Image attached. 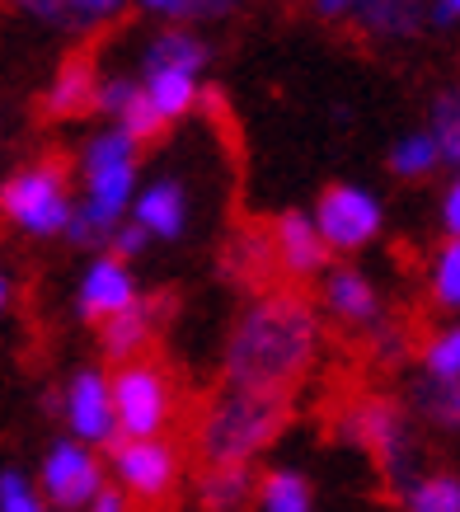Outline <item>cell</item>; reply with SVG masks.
<instances>
[{
	"label": "cell",
	"instance_id": "1",
	"mask_svg": "<svg viewBox=\"0 0 460 512\" xmlns=\"http://www.w3.org/2000/svg\"><path fill=\"white\" fill-rule=\"evenodd\" d=\"M324 348V320L306 287L254 296V306L230 329L221 353V381L235 390L292 395L306 386Z\"/></svg>",
	"mask_w": 460,
	"mask_h": 512
},
{
	"label": "cell",
	"instance_id": "2",
	"mask_svg": "<svg viewBox=\"0 0 460 512\" xmlns=\"http://www.w3.org/2000/svg\"><path fill=\"white\" fill-rule=\"evenodd\" d=\"M292 395H263V390H193L184 404V419L169 442H179L184 461L193 456L202 466H254V456L273 447L292 428Z\"/></svg>",
	"mask_w": 460,
	"mask_h": 512
},
{
	"label": "cell",
	"instance_id": "3",
	"mask_svg": "<svg viewBox=\"0 0 460 512\" xmlns=\"http://www.w3.org/2000/svg\"><path fill=\"white\" fill-rule=\"evenodd\" d=\"M320 423L329 442L367 451L390 498H404L418 484L423 442H418L414 419H409L399 395H385V390L367 386V381H348V386L329 390Z\"/></svg>",
	"mask_w": 460,
	"mask_h": 512
},
{
	"label": "cell",
	"instance_id": "4",
	"mask_svg": "<svg viewBox=\"0 0 460 512\" xmlns=\"http://www.w3.org/2000/svg\"><path fill=\"white\" fill-rule=\"evenodd\" d=\"M193 390H184L179 372L169 367L160 353L132 357L108 376V400H113V423L118 437L127 442H146V437H174L184 404Z\"/></svg>",
	"mask_w": 460,
	"mask_h": 512
},
{
	"label": "cell",
	"instance_id": "5",
	"mask_svg": "<svg viewBox=\"0 0 460 512\" xmlns=\"http://www.w3.org/2000/svg\"><path fill=\"white\" fill-rule=\"evenodd\" d=\"M108 461L118 470V494L127 498V512H174L184 489V451L169 437L146 442H108Z\"/></svg>",
	"mask_w": 460,
	"mask_h": 512
},
{
	"label": "cell",
	"instance_id": "6",
	"mask_svg": "<svg viewBox=\"0 0 460 512\" xmlns=\"http://www.w3.org/2000/svg\"><path fill=\"white\" fill-rule=\"evenodd\" d=\"M71 160L47 156L0 184V217H10L29 235H62L71 221Z\"/></svg>",
	"mask_w": 460,
	"mask_h": 512
},
{
	"label": "cell",
	"instance_id": "7",
	"mask_svg": "<svg viewBox=\"0 0 460 512\" xmlns=\"http://www.w3.org/2000/svg\"><path fill=\"white\" fill-rule=\"evenodd\" d=\"M80 170H85V202L94 217H104L118 226L123 207L132 202V184H137V146L113 127V132H99L90 137L85 156H80Z\"/></svg>",
	"mask_w": 460,
	"mask_h": 512
},
{
	"label": "cell",
	"instance_id": "8",
	"mask_svg": "<svg viewBox=\"0 0 460 512\" xmlns=\"http://www.w3.org/2000/svg\"><path fill=\"white\" fill-rule=\"evenodd\" d=\"M315 235L324 240V249L329 254H353V249L371 245L376 235H381V202H376V193H367V188L357 184H329L320 193V202H315Z\"/></svg>",
	"mask_w": 460,
	"mask_h": 512
},
{
	"label": "cell",
	"instance_id": "9",
	"mask_svg": "<svg viewBox=\"0 0 460 512\" xmlns=\"http://www.w3.org/2000/svg\"><path fill=\"white\" fill-rule=\"evenodd\" d=\"M174 306H179L174 292H151V296L137 292V301H132L127 311H118L113 320L99 325V348H104V357L113 367H123L132 357L155 353V339H160L165 325L174 320Z\"/></svg>",
	"mask_w": 460,
	"mask_h": 512
},
{
	"label": "cell",
	"instance_id": "10",
	"mask_svg": "<svg viewBox=\"0 0 460 512\" xmlns=\"http://www.w3.org/2000/svg\"><path fill=\"white\" fill-rule=\"evenodd\" d=\"M221 273H226V282H240L254 296L292 287L282 278V264H277L273 221H240L235 235L226 240V249H221Z\"/></svg>",
	"mask_w": 460,
	"mask_h": 512
},
{
	"label": "cell",
	"instance_id": "11",
	"mask_svg": "<svg viewBox=\"0 0 460 512\" xmlns=\"http://www.w3.org/2000/svg\"><path fill=\"white\" fill-rule=\"evenodd\" d=\"M104 489V466L90 447H80L76 437H66L47 451L43 461V494L57 512H76L85 503H94Z\"/></svg>",
	"mask_w": 460,
	"mask_h": 512
},
{
	"label": "cell",
	"instance_id": "12",
	"mask_svg": "<svg viewBox=\"0 0 460 512\" xmlns=\"http://www.w3.org/2000/svg\"><path fill=\"white\" fill-rule=\"evenodd\" d=\"M43 113L52 123H71V118H90L99 113V66H94V47L66 52L57 76L43 94Z\"/></svg>",
	"mask_w": 460,
	"mask_h": 512
},
{
	"label": "cell",
	"instance_id": "13",
	"mask_svg": "<svg viewBox=\"0 0 460 512\" xmlns=\"http://www.w3.org/2000/svg\"><path fill=\"white\" fill-rule=\"evenodd\" d=\"M62 414L71 423V433L76 442H118V423H113V400H108V376L85 367V372L71 376V386H66V400H62Z\"/></svg>",
	"mask_w": 460,
	"mask_h": 512
},
{
	"label": "cell",
	"instance_id": "14",
	"mask_svg": "<svg viewBox=\"0 0 460 512\" xmlns=\"http://www.w3.org/2000/svg\"><path fill=\"white\" fill-rule=\"evenodd\" d=\"M273 245H277V264H282V278L292 287H306L310 278H320L329 268V249L315 235V221L306 212H282L273 221Z\"/></svg>",
	"mask_w": 460,
	"mask_h": 512
},
{
	"label": "cell",
	"instance_id": "15",
	"mask_svg": "<svg viewBox=\"0 0 460 512\" xmlns=\"http://www.w3.org/2000/svg\"><path fill=\"white\" fill-rule=\"evenodd\" d=\"M137 301V282H132V268L118 264L113 254H104V259H94V268L85 273V282H80V320H90V325H104V320H113L118 311H127Z\"/></svg>",
	"mask_w": 460,
	"mask_h": 512
},
{
	"label": "cell",
	"instance_id": "16",
	"mask_svg": "<svg viewBox=\"0 0 460 512\" xmlns=\"http://www.w3.org/2000/svg\"><path fill=\"white\" fill-rule=\"evenodd\" d=\"M324 311L338 329H367L381 315V296L362 268H329L324 273Z\"/></svg>",
	"mask_w": 460,
	"mask_h": 512
},
{
	"label": "cell",
	"instance_id": "17",
	"mask_svg": "<svg viewBox=\"0 0 460 512\" xmlns=\"http://www.w3.org/2000/svg\"><path fill=\"white\" fill-rule=\"evenodd\" d=\"M320 19H343V24H362L376 38H414L428 19L418 5H404V0H371V5H334V0H320L310 5Z\"/></svg>",
	"mask_w": 460,
	"mask_h": 512
},
{
	"label": "cell",
	"instance_id": "18",
	"mask_svg": "<svg viewBox=\"0 0 460 512\" xmlns=\"http://www.w3.org/2000/svg\"><path fill=\"white\" fill-rule=\"evenodd\" d=\"M33 19H43L52 29H66V33H104V29H118V19L127 15L118 0H29L24 5Z\"/></svg>",
	"mask_w": 460,
	"mask_h": 512
},
{
	"label": "cell",
	"instance_id": "19",
	"mask_svg": "<svg viewBox=\"0 0 460 512\" xmlns=\"http://www.w3.org/2000/svg\"><path fill=\"white\" fill-rule=\"evenodd\" d=\"M254 466H202L193 470V498L202 512H245L254 503Z\"/></svg>",
	"mask_w": 460,
	"mask_h": 512
},
{
	"label": "cell",
	"instance_id": "20",
	"mask_svg": "<svg viewBox=\"0 0 460 512\" xmlns=\"http://www.w3.org/2000/svg\"><path fill=\"white\" fill-rule=\"evenodd\" d=\"M409 419H423L428 428L460 433V381H437V376H418L409 395H404Z\"/></svg>",
	"mask_w": 460,
	"mask_h": 512
},
{
	"label": "cell",
	"instance_id": "21",
	"mask_svg": "<svg viewBox=\"0 0 460 512\" xmlns=\"http://www.w3.org/2000/svg\"><path fill=\"white\" fill-rule=\"evenodd\" d=\"M184 221H188V202H184V188L174 184V179H160V184H151L137 198V226L146 235L179 240V235H184Z\"/></svg>",
	"mask_w": 460,
	"mask_h": 512
},
{
	"label": "cell",
	"instance_id": "22",
	"mask_svg": "<svg viewBox=\"0 0 460 512\" xmlns=\"http://www.w3.org/2000/svg\"><path fill=\"white\" fill-rule=\"evenodd\" d=\"M207 57H212V52H207L202 38H193V33H184V29H165L151 47H146V71H179V76H198L202 66H207Z\"/></svg>",
	"mask_w": 460,
	"mask_h": 512
},
{
	"label": "cell",
	"instance_id": "23",
	"mask_svg": "<svg viewBox=\"0 0 460 512\" xmlns=\"http://www.w3.org/2000/svg\"><path fill=\"white\" fill-rule=\"evenodd\" d=\"M254 503L263 512H310L315 508V489L301 470H263L254 480Z\"/></svg>",
	"mask_w": 460,
	"mask_h": 512
},
{
	"label": "cell",
	"instance_id": "24",
	"mask_svg": "<svg viewBox=\"0 0 460 512\" xmlns=\"http://www.w3.org/2000/svg\"><path fill=\"white\" fill-rule=\"evenodd\" d=\"M141 94L151 99V109L165 118V123H179L193 104H198V80L179 76V71H146V85Z\"/></svg>",
	"mask_w": 460,
	"mask_h": 512
},
{
	"label": "cell",
	"instance_id": "25",
	"mask_svg": "<svg viewBox=\"0 0 460 512\" xmlns=\"http://www.w3.org/2000/svg\"><path fill=\"white\" fill-rule=\"evenodd\" d=\"M432 146L442 165H456L460 170V90H442L432 99Z\"/></svg>",
	"mask_w": 460,
	"mask_h": 512
},
{
	"label": "cell",
	"instance_id": "26",
	"mask_svg": "<svg viewBox=\"0 0 460 512\" xmlns=\"http://www.w3.org/2000/svg\"><path fill=\"white\" fill-rule=\"evenodd\" d=\"M404 512H460V475L437 470L404 494Z\"/></svg>",
	"mask_w": 460,
	"mask_h": 512
},
{
	"label": "cell",
	"instance_id": "27",
	"mask_svg": "<svg viewBox=\"0 0 460 512\" xmlns=\"http://www.w3.org/2000/svg\"><path fill=\"white\" fill-rule=\"evenodd\" d=\"M428 296H432L437 311H456L460 315V240H442L437 259H432Z\"/></svg>",
	"mask_w": 460,
	"mask_h": 512
},
{
	"label": "cell",
	"instance_id": "28",
	"mask_svg": "<svg viewBox=\"0 0 460 512\" xmlns=\"http://www.w3.org/2000/svg\"><path fill=\"white\" fill-rule=\"evenodd\" d=\"M118 132H123L132 146H155V141L169 137V123L151 109V99L141 94V85H137V94L123 104V113H118Z\"/></svg>",
	"mask_w": 460,
	"mask_h": 512
},
{
	"label": "cell",
	"instance_id": "29",
	"mask_svg": "<svg viewBox=\"0 0 460 512\" xmlns=\"http://www.w3.org/2000/svg\"><path fill=\"white\" fill-rule=\"evenodd\" d=\"M442 165V156H437V146H432L428 132H409L404 141H395V151H390V174H399V179H423V174H432Z\"/></svg>",
	"mask_w": 460,
	"mask_h": 512
},
{
	"label": "cell",
	"instance_id": "30",
	"mask_svg": "<svg viewBox=\"0 0 460 512\" xmlns=\"http://www.w3.org/2000/svg\"><path fill=\"white\" fill-rule=\"evenodd\" d=\"M423 367H428V376H437V381H460V325L451 329H432L428 339H423Z\"/></svg>",
	"mask_w": 460,
	"mask_h": 512
},
{
	"label": "cell",
	"instance_id": "31",
	"mask_svg": "<svg viewBox=\"0 0 460 512\" xmlns=\"http://www.w3.org/2000/svg\"><path fill=\"white\" fill-rule=\"evenodd\" d=\"M0 512H47L38 489L19 470H0Z\"/></svg>",
	"mask_w": 460,
	"mask_h": 512
},
{
	"label": "cell",
	"instance_id": "32",
	"mask_svg": "<svg viewBox=\"0 0 460 512\" xmlns=\"http://www.w3.org/2000/svg\"><path fill=\"white\" fill-rule=\"evenodd\" d=\"M146 10H151V15H165V19H221V15H230V5H221V0H151Z\"/></svg>",
	"mask_w": 460,
	"mask_h": 512
},
{
	"label": "cell",
	"instance_id": "33",
	"mask_svg": "<svg viewBox=\"0 0 460 512\" xmlns=\"http://www.w3.org/2000/svg\"><path fill=\"white\" fill-rule=\"evenodd\" d=\"M146 240H151V235L141 231L137 221H127V226H118V231H113V240H108V245H113V259H118V264H127V259H137L141 249H146Z\"/></svg>",
	"mask_w": 460,
	"mask_h": 512
},
{
	"label": "cell",
	"instance_id": "34",
	"mask_svg": "<svg viewBox=\"0 0 460 512\" xmlns=\"http://www.w3.org/2000/svg\"><path fill=\"white\" fill-rule=\"evenodd\" d=\"M137 94V80H99V113H123V104Z\"/></svg>",
	"mask_w": 460,
	"mask_h": 512
},
{
	"label": "cell",
	"instance_id": "35",
	"mask_svg": "<svg viewBox=\"0 0 460 512\" xmlns=\"http://www.w3.org/2000/svg\"><path fill=\"white\" fill-rule=\"evenodd\" d=\"M442 226H446V240H460V174L451 179V188H446V202H442Z\"/></svg>",
	"mask_w": 460,
	"mask_h": 512
},
{
	"label": "cell",
	"instance_id": "36",
	"mask_svg": "<svg viewBox=\"0 0 460 512\" xmlns=\"http://www.w3.org/2000/svg\"><path fill=\"white\" fill-rule=\"evenodd\" d=\"M423 19L437 24V29H451V24H460V0H442V5H432V10H423Z\"/></svg>",
	"mask_w": 460,
	"mask_h": 512
},
{
	"label": "cell",
	"instance_id": "37",
	"mask_svg": "<svg viewBox=\"0 0 460 512\" xmlns=\"http://www.w3.org/2000/svg\"><path fill=\"white\" fill-rule=\"evenodd\" d=\"M90 512H127V498L118 489H99V498L90 503Z\"/></svg>",
	"mask_w": 460,
	"mask_h": 512
},
{
	"label": "cell",
	"instance_id": "38",
	"mask_svg": "<svg viewBox=\"0 0 460 512\" xmlns=\"http://www.w3.org/2000/svg\"><path fill=\"white\" fill-rule=\"evenodd\" d=\"M5 306H10V278L0 273V315H5Z\"/></svg>",
	"mask_w": 460,
	"mask_h": 512
}]
</instances>
